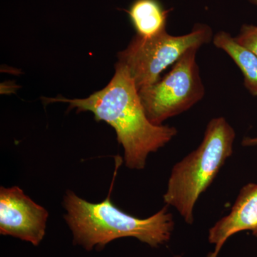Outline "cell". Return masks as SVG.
<instances>
[{
    "mask_svg": "<svg viewBox=\"0 0 257 257\" xmlns=\"http://www.w3.org/2000/svg\"><path fill=\"white\" fill-rule=\"evenodd\" d=\"M198 48L187 51L165 77L153 85L139 90L147 118L162 125L202 100L205 87L197 62Z\"/></svg>",
    "mask_w": 257,
    "mask_h": 257,
    "instance_id": "5b68a950",
    "label": "cell"
},
{
    "mask_svg": "<svg viewBox=\"0 0 257 257\" xmlns=\"http://www.w3.org/2000/svg\"><path fill=\"white\" fill-rule=\"evenodd\" d=\"M243 146H255L257 145V137L256 138H246L243 139L242 141Z\"/></svg>",
    "mask_w": 257,
    "mask_h": 257,
    "instance_id": "8fae6325",
    "label": "cell"
},
{
    "mask_svg": "<svg viewBox=\"0 0 257 257\" xmlns=\"http://www.w3.org/2000/svg\"><path fill=\"white\" fill-rule=\"evenodd\" d=\"M212 39L210 27L199 23L181 36H173L166 30L149 38L136 35L128 47L118 53V62L127 69L139 91L158 82L162 72L187 51L199 49Z\"/></svg>",
    "mask_w": 257,
    "mask_h": 257,
    "instance_id": "277c9868",
    "label": "cell"
},
{
    "mask_svg": "<svg viewBox=\"0 0 257 257\" xmlns=\"http://www.w3.org/2000/svg\"><path fill=\"white\" fill-rule=\"evenodd\" d=\"M137 35L149 38L166 30L170 10L160 0H135L126 10Z\"/></svg>",
    "mask_w": 257,
    "mask_h": 257,
    "instance_id": "ba28073f",
    "label": "cell"
},
{
    "mask_svg": "<svg viewBox=\"0 0 257 257\" xmlns=\"http://www.w3.org/2000/svg\"><path fill=\"white\" fill-rule=\"evenodd\" d=\"M243 231H251L257 238V184L243 186L229 214L209 229L208 240L219 252L229 237Z\"/></svg>",
    "mask_w": 257,
    "mask_h": 257,
    "instance_id": "52a82bcc",
    "label": "cell"
},
{
    "mask_svg": "<svg viewBox=\"0 0 257 257\" xmlns=\"http://www.w3.org/2000/svg\"><path fill=\"white\" fill-rule=\"evenodd\" d=\"M48 211L18 187L0 189V234L38 246L46 231Z\"/></svg>",
    "mask_w": 257,
    "mask_h": 257,
    "instance_id": "8992f818",
    "label": "cell"
},
{
    "mask_svg": "<svg viewBox=\"0 0 257 257\" xmlns=\"http://www.w3.org/2000/svg\"><path fill=\"white\" fill-rule=\"evenodd\" d=\"M219 253V251H216L214 250V251H211V252L208 253L207 257H218Z\"/></svg>",
    "mask_w": 257,
    "mask_h": 257,
    "instance_id": "7c38bea8",
    "label": "cell"
},
{
    "mask_svg": "<svg viewBox=\"0 0 257 257\" xmlns=\"http://www.w3.org/2000/svg\"><path fill=\"white\" fill-rule=\"evenodd\" d=\"M64 216L74 243L88 251L104 247L116 239L134 237L152 247L170 241L175 229L172 213L166 205L146 219L126 214L116 207L108 196L103 202L91 203L69 191L64 197Z\"/></svg>",
    "mask_w": 257,
    "mask_h": 257,
    "instance_id": "7a4b0ae2",
    "label": "cell"
},
{
    "mask_svg": "<svg viewBox=\"0 0 257 257\" xmlns=\"http://www.w3.org/2000/svg\"><path fill=\"white\" fill-rule=\"evenodd\" d=\"M235 138L236 133L227 120L213 118L199 146L172 168L164 202L177 209L187 224L194 223L196 203L232 155Z\"/></svg>",
    "mask_w": 257,
    "mask_h": 257,
    "instance_id": "3957f363",
    "label": "cell"
},
{
    "mask_svg": "<svg viewBox=\"0 0 257 257\" xmlns=\"http://www.w3.org/2000/svg\"><path fill=\"white\" fill-rule=\"evenodd\" d=\"M45 99L48 103H68L70 109L78 112L91 111L96 121L112 126L124 148L125 164L133 170L145 168L149 155L165 147L178 133L175 126L154 124L149 120L135 82L126 67L118 62L109 84L88 97Z\"/></svg>",
    "mask_w": 257,
    "mask_h": 257,
    "instance_id": "6da1fadb",
    "label": "cell"
},
{
    "mask_svg": "<svg viewBox=\"0 0 257 257\" xmlns=\"http://www.w3.org/2000/svg\"><path fill=\"white\" fill-rule=\"evenodd\" d=\"M251 4L256 5L257 6V0H248Z\"/></svg>",
    "mask_w": 257,
    "mask_h": 257,
    "instance_id": "4fadbf2b",
    "label": "cell"
},
{
    "mask_svg": "<svg viewBox=\"0 0 257 257\" xmlns=\"http://www.w3.org/2000/svg\"><path fill=\"white\" fill-rule=\"evenodd\" d=\"M234 39L239 45L252 52L257 57V26L243 25L239 35Z\"/></svg>",
    "mask_w": 257,
    "mask_h": 257,
    "instance_id": "30bf717a",
    "label": "cell"
},
{
    "mask_svg": "<svg viewBox=\"0 0 257 257\" xmlns=\"http://www.w3.org/2000/svg\"><path fill=\"white\" fill-rule=\"evenodd\" d=\"M216 48L224 51L237 65L243 77L246 89L257 96V57L235 40L228 32H217L212 39Z\"/></svg>",
    "mask_w": 257,
    "mask_h": 257,
    "instance_id": "9c48e42d",
    "label": "cell"
}]
</instances>
